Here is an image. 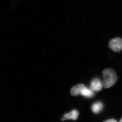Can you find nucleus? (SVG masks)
I'll return each mask as SVG.
<instances>
[{"label":"nucleus","instance_id":"7","mask_svg":"<svg viewBox=\"0 0 122 122\" xmlns=\"http://www.w3.org/2000/svg\"><path fill=\"white\" fill-rule=\"evenodd\" d=\"M91 108L93 113L97 114L102 111L103 108V105L101 102H98L94 103Z\"/></svg>","mask_w":122,"mask_h":122},{"label":"nucleus","instance_id":"4","mask_svg":"<svg viewBox=\"0 0 122 122\" xmlns=\"http://www.w3.org/2000/svg\"><path fill=\"white\" fill-rule=\"evenodd\" d=\"M79 113L77 110L73 109L69 113H67L63 115V117L61 119L62 121L71 119L74 121L77 119L78 117Z\"/></svg>","mask_w":122,"mask_h":122},{"label":"nucleus","instance_id":"8","mask_svg":"<svg viewBox=\"0 0 122 122\" xmlns=\"http://www.w3.org/2000/svg\"><path fill=\"white\" fill-rule=\"evenodd\" d=\"M103 122H117V121L114 119H110L108 120H106Z\"/></svg>","mask_w":122,"mask_h":122},{"label":"nucleus","instance_id":"2","mask_svg":"<svg viewBox=\"0 0 122 122\" xmlns=\"http://www.w3.org/2000/svg\"><path fill=\"white\" fill-rule=\"evenodd\" d=\"M109 47L115 52H119L122 50V39L120 38H113L109 43Z\"/></svg>","mask_w":122,"mask_h":122},{"label":"nucleus","instance_id":"1","mask_svg":"<svg viewBox=\"0 0 122 122\" xmlns=\"http://www.w3.org/2000/svg\"><path fill=\"white\" fill-rule=\"evenodd\" d=\"M104 80L102 81L103 86L107 89L112 86L116 83L117 76L115 71L111 68H106L102 72Z\"/></svg>","mask_w":122,"mask_h":122},{"label":"nucleus","instance_id":"3","mask_svg":"<svg viewBox=\"0 0 122 122\" xmlns=\"http://www.w3.org/2000/svg\"><path fill=\"white\" fill-rule=\"evenodd\" d=\"M103 87L102 82L98 78L94 79L90 82V89L93 91H100Z\"/></svg>","mask_w":122,"mask_h":122},{"label":"nucleus","instance_id":"6","mask_svg":"<svg viewBox=\"0 0 122 122\" xmlns=\"http://www.w3.org/2000/svg\"><path fill=\"white\" fill-rule=\"evenodd\" d=\"M80 95L88 98H92L94 95V93L90 89L85 86L81 91Z\"/></svg>","mask_w":122,"mask_h":122},{"label":"nucleus","instance_id":"9","mask_svg":"<svg viewBox=\"0 0 122 122\" xmlns=\"http://www.w3.org/2000/svg\"><path fill=\"white\" fill-rule=\"evenodd\" d=\"M119 122H122V118H121V119L120 120V121H119Z\"/></svg>","mask_w":122,"mask_h":122},{"label":"nucleus","instance_id":"5","mask_svg":"<svg viewBox=\"0 0 122 122\" xmlns=\"http://www.w3.org/2000/svg\"><path fill=\"white\" fill-rule=\"evenodd\" d=\"M85 86L83 84L80 83L76 85L71 89V94L73 96H77L80 95L81 91Z\"/></svg>","mask_w":122,"mask_h":122}]
</instances>
